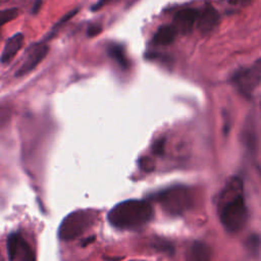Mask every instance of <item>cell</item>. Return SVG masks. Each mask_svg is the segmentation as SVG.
<instances>
[{"label":"cell","mask_w":261,"mask_h":261,"mask_svg":"<svg viewBox=\"0 0 261 261\" xmlns=\"http://www.w3.org/2000/svg\"><path fill=\"white\" fill-rule=\"evenodd\" d=\"M219 22V14L217 10L210 4H206L199 9L197 27L202 33L211 32Z\"/></svg>","instance_id":"obj_9"},{"label":"cell","mask_w":261,"mask_h":261,"mask_svg":"<svg viewBox=\"0 0 261 261\" xmlns=\"http://www.w3.org/2000/svg\"><path fill=\"white\" fill-rule=\"evenodd\" d=\"M231 83L239 93L249 98L261 83V59L237 70L231 76Z\"/></svg>","instance_id":"obj_5"},{"label":"cell","mask_w":261,"mask_h":261,"mask_svg":"<svg viewBox=\"0 0 261 261\" xmlns=\"http://www.w3.org/2000/svg\"><path fill=\"white\" fill-rule=\"evenodd\" d=\"M49 51V47L45 43H37L29 48L25 58L19 68L16 70L15 75L20 76L29 73L37 67V65L46 57Z\"/></svg>","instance_id":"obj_7"},{"label":"cell","mask_w":261,"mask_h":261,"mask_svg":"<svg viewBox=\"0 0 261 261\" xmlns=\"http://www.w3.org/2000/svg\"><path fill=\"white\" fill-rule=\"evenodd\" d=\"M18 13V9L16 7L4 9L1 12V24H5L6 22L12 20L14 17H16Z\"/></svg>","instance_id":"obj_16"},{"label":"cell","mask_w":261,"mask_h":261,"mask_svg":"<svg viewBox=\"0 0 261 261\" xmlns=\"http://www.w3.org/2000/svg\"><path fill=\"white\" fill-rule=\"evenodd\" d=\"M153 217V209L145 200H126L115 205L108 213V221L118 229H138Z\"/></svg>","instance_id":"obj_2"},{"label":"cell","mask_w":261,"mask_h":261,"mask_svg":"<svg viewBox=\"0 0 261 261\" xmlns=\"http://www.w3.org/2000/svg\"><path fill=\"white\" fill-rule=\"evenodd\" d=\"M189 256L191 261H210L211 250L205 243L195 242L190 248Z\"/></svg>","instance_id":"obj_13"},{"label":"cell","mask_w":261,"mask_h":261,"mask_svg":"<svg viewBox=\"0 0 261 261\" xmlns=\"http://www.w3.org/2000/svg\"><path fill=\"white\" fill-rule=\"evenodd\" d=\"M178 32L173 24L161 25L153 37V43L158 46H167L173 43Z\"/></svg>","instance_id":"obj_11"},{"label":"cell","mask_w":261,"mask_h":261,"mask_svg":"<svg viewBox=\"0 0 261 261\" xmlns=\"http://www.w3.org/2000/svg\"><path fill=\"white\" fill-rule=\"evenodd\" d=\"M231 2H233V3H238V2H242V1H245V0H230Z\"/></svg>","instance_id":"obj_23"},{"label":"cell","mask_w":261,"mask_h":261,"mask_svg":"<svg viewBox=\"0 0 261 261\" xmlns=\"http://www.w3.org/2000/svg\"><path fill=\"white\" fill-rule=\"evenodd\" d=\"M217 209L221 224L228 232H239L246 226L248 209L241 177L232 176L226 182L218 198Z\"/></svg>","instance_id":"obj_1"},{"label":"cell","mask_w":261,"mask_h":261,"mask_svg":"<svg viewBox=\"0 0 261 261\" xmlns=\"http://www.w3.org/2000/svg\"><path fill=\"white\" fill-rule=\"evenodd\" d=\"M164 145H165L164 139H160L156 141V143L154 144V152L156 154H161L164 151Z\"/></svg>","instance_id":"obj_20"},{"label":"cell","mask_w":261,"mask_h":261,"mask_svg":"<svg viewBox=\"0 0 261 261\" xmlns=\"http://www.w3.org/2000/svg\"><path fill=\"white\" fill-rule=\"evenodd\" d=\"M242 141L246 148L251 152L255 153L257 147V136L254 128V124L251 119L247 120V123L242 133Z\"/></svg>","instance_id":"obj_14"},{"label":"cell","mask_w":261,"mask_h":261,"mask_svg":"<svg viewBox=\"0 0 261 261\" xmlns=\"http://www.w3.org/2000/svg\"><path fill=\"white\" fill-rule=\"evenodd\" d=\"M41 7V1L40 0H37L36 1V3H35V5H34V9H33V12L34 13H36L38 10H39V8Z\"/></svg>","instance_id":"obj_22"},{"label":"cell","mask_w":261,"mask_h":261,"mask_svg":"<svg viewBox=\"0 0 261 261\" xmlns=\"http://www.w3.org/2000/svg\"><path fill=\"white\" fill-rule=\"evenodd\" d=\"M102 31V28L100 24H91L88 29H87V36L88 37H95L97 35H99Z\"/></svg>","instance_id":"obj_17"},{"label":"cell","mask_w":261,"mask_h":261,"mask_svg":"<svg viewBox=\"0 0 261 261\" xmlns=\"http://www.w3.org/2000/svg\"><path fill=\"white\" fill-rule=\"evenodd\" d=\"M140 165L143 169H145L148 172L153 170V163L151 162V160L149 158H142L140 160Z\"/></svg>","instance_id":"obj_19"},{"label":"cell","mask_w":261,"mask_h":261,"mask_svg":"<svg viewBox=\"0 0 261 261\" xmlns=\"http://www.w3.org/2000/svg\"><path fill=\"white\" fill-rule=\"evenodd\" d=\"M7 254L10 261H36L32 248L19 233L8 237Z\"/></svg>","instance_id":"obj_6"},{"label":"cell","mask_w":261,"mask_h":261,"mask_svg":"<svg viewBox=\"0 0 261 261\" xmlns=\"http://www.w3.org/2000/svg\"><path fill=\"white\" fill-rule=\"evenodd\" d=\"M260 243V238L257 234H251L246 241V247L251 253L256 254L257 251L259 250Z\"/></svg>","instance_id":"obj_15"},{"label":"cell","mask_w":261,"mask_h":261,"mask_svg":"<svg viewBox=\"0 0 261 261\" xmlns=\"http://www.w3.org/2000/svg\"><path fill=\"white\" fill-rule=\"evenodd\" d=\"M23 44V35L21 33H16L10 38H8L4 44L1 53V62L7 63L13 59L16 53L20 50Z\"/></svg>","instance_id":"obj_10"},{"label":"cell","mask_w":261,"mask_h":261,"mask_svg":"<svg viewBox=\"0 0 261 261\" xmlns=\"http://www.w3.org/2000/svg\"><path fill=\"white\" fill-rule=\"evenodd\" d=\"M109 0H98L93 6H92V10L93 11H96L98 9H100L101 7H103Z\"/></svg>","instance_id":"obj_21"},{"label":"cell","mask_w":261,"mask_h":261,"mask_svg":"<svg viewBox=\"0 0 261 261\" xmlns=\"http://www.w3.org/2000/svg\"><path fill=\"white\" fill-rule=\"evenodd\" d=\"M199 15L198 8H182L178 10L173 17V25L177 30L178 33L187 34L190 33L195 24H197Z\"/></svg>","instance_id":"obj_8"},{"label":"cell","mask_w":261,"mask_h":261,"mask_svg":"<svg viewBox=\"0 0 261 261\" xmlns=\"http://www.w3.org/2000/svg\"><path fill=\"white\" fill-rule=\"evenodd\" d=\"M107 53L109 57L114 60V62L117 63L121 69H127L129 67V61L121 45L116 43H109L107 45Z\"/></svg>","instance_id":"obj_12"},{"label":"cell","mask_w":261,"mask_h":261,"mask_svg":"<svg viewBox=\"0 0 261 261\" xmlns=\"http://www.w3.org/2000/svg\"><path fill=\"white\" fill-rule=\"evenodd\" d=\"M77 12V9H74V10H71L70 12H68L66 15H64L59 21H58V23H56V25L54 27V29H58L59 27H61L64 22H66L67 20H69L73 15H75V13Z\"/></svg>","instance_id":"obj_18"},{"label":"cell","mask_w":261,"mask_h":261,"mask_svg":"<svg viewBox=\"0 0 261 261\" xmlns=\"http://www.w3.org/2000/svg\"><path fill=\"white\" fill-rule=\"evenodd\" d=\"M95 219L96 215L90 210H79L70 213L59 226V238L64 241L76 239L94 224Z\"/></svg>","instance_id":"obj_4"},{"label":"cell","mask_w":261,"mask_h":261,"mask_svg":"<svg viewBox=\"0 0 261 261\" xmlns=\"http://www.w3.org/2000/svg\"><path fill=\"white\" fill-rule=\"evenodd\" d=\"M162 208L171 215H179L191 208L192 194L188 188L176 186L162 191L156 196Z\"/></svg>","instance_id":"obj_3"}]
</instances>
